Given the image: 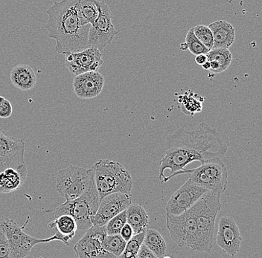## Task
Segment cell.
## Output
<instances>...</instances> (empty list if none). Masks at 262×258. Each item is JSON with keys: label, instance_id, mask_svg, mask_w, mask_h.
<instances>
[{"label": "cell", "instance_id": "cell-1", "mask_svg": "<svg viewBox=\"0 0 262 258\" xmlns=\"http://www.w3.org/2000/svg\"><path fill=\"white\" fill-rule=\"evenodd\" d=\"M165 153L160 160L159 179L162 184L181 175L192 161L202 164L227 154L228 147L221 138L219 130L202 122L192 131L179 128L165 139Z\"/></svg>", "mask_w": 262, "mask_h": 258}, {"label": "cell", "instance_id": "cell-2", "mask_svg": "<svg viewBox=\"0 0 262 258\" xmlns=\"http://www.w3.org/2000/svg\"><path fill=\"white\" fill-rule=\"evenodd\" d=\"M78 3L79 0H61L55 2L47 10L49 19L46 29L49 38L56 42L57 53L81 52L89 47L90 25H82L78 16Z\"/></svg>", "mask_w": 262, "mask_h": 258}, {"label": "cell", "instance_id": "cell-3", "mask_svg": "<svg viewBox=\"0 0 262 258\" xmlns=\"http://www.w3.org/2000/svg\"><path fill=\"white\" fill-rule=\"evenodd\" d=\"M95 183L100 200L113 193L131 194L133 179L122 165L109 159H101L93 167Z\"/></svg>", "mask_w": 262, "mask_h": 258}, {"label": "cell", "instance_id": "cell-4", "mask_svg": "<svg viewBox=\"0 0 262 258\" xmlns=\"http://www.w3.org/2000/svg\"><path fill=\"white\" fill-rule=\"evenodd\" d=\"M221 196L206 192L192 206L199 238L198 251L210 252L212 249L216 217L221 208Z\"/></svg>", "mask_w": 262, "mask_h": 258}, {"label": "cell", "instance_id": "cell-5", "mask_svg": "<svg viewBox=\"0 0 262 258\" xmlns=\"http://www.w3.org/2000/svg\"><path fill=\"white\" fill-rule=\"evenodd\" d=\"M99 195L96 184L81 197L73 200L66 201L64 203L46 213H52L55 217L69 215L75 219L78 229L88 231L93 225V220L99 205Z\"/></svg>", "mask_w": 262, "mask_h": 258}, {"label": "cell", "instance_id": "cell-6", "mask_svg": "<svg viewBox=\"0 0 262 258\" xmlns=\"http://www.w3.org/2000/svg\"><path fill=\"white\" fill-rule=\"evenodd\" d=\"M188 179L196 185L214 194H224L228 185V170L221 158H214L202 163L193 169L183 170Z\"/></svg>", "mask_w": 262, "mask_h": 258}, {"label": "cell", "instance_id": "cell-7", "mask_svg": "<svg viewBox=\"0 0 262 258\" xmlns=\"http://www.w3.org/2000/svg\"><path fill=\"white\" fill-rule=\"evenodd\" d=\"M9 243V258H24L30 253L33 248L40 243H49L54 241L63 242L70 246V241L60 233H56L49 238H33L24 231V227L17 224L13 219L3 217L1 219Z\"/></svg>", "mask_w": 262, "mask_h": 258}, {"label": "cell", "instance_id": "cell-8", "mask_svg": "<svg viewBox=\"0 0 262 258\" xmlns=\"http://www.w3.org/2000/svg\"><path fill=\"white\" fill-rule=\"evenodd\" d=\"M94 171L77 166H69L57 172L56 190L66 201L81 197L95 185Z\"/></svg>", "mask_w": 262, "mask_h": 258}, {"label": "cell", "instance_id": "cell-9", "mask_svg": "<svg viewBox=\"0 0 262 258\" xmlns=\"http://www.w3.org/2000/svg\"><path fill=\"white\" fill-rule=\"evenodd\" d=\"M166 226L171 239L178 246L199 251L198 227L192 207L180 215L166 214Z\"/></svg>", "mask_w": 262, "mask_h": 258}, {"label": "cell", "instance_id": "cell-10", "mask_svg": "<svg viewBox=\"0 0 262 258\" xmlns=\"http://www.w3.org/2000/svg\"><path fill=\"white\" fill-rule=\"evenodd\" d=\"M98 10V17L90 25L88 45L101 51L110 45L118 34L112 22V14L104 1L93 0Z\"/></svg>", "mask_w": 262, "mask_h": 258}, {"label": "cell", "instance_id": "cell-11", "mask_svg": "<svg viewBox=\"0 0 262 258\" xmlns=\"http://www.w3.org/2000/svg\"><path fill=\"white\" fill-rule=\"evenodd\" d=\"M106 236V225H93L84 236L74 246L75 256L78 258H112V254L104 248Z\"/></svg>", "mask_w": 262, "mask_h": 258}, {"label": "cell", "instance_id": "cell-12", "mask_svg": "<svg viewBox=\"0 0 262 258\" xmlns=\"http://www.w3.org/2000/svg\"><path fill=\"white\" fill-rule=\"evenodd\" d=\"M101 51L88 47L78 52L65 54V65L70 74L78 75L88 72H97L102 66Z\"/></svg>", "mask_w": 262, "mask_h": 258}, {"label": "cell", "instance_id": "cell-13", "mask_svg": "<svg viewBox=\"0 0 262 258\" xmlns=\"http://www.w3.org/2000/svg\"><path fill=\"white\" fill-rule=\"evenodd\" d=\"M206 189L196 185L190 179L172 194L165 208L166 214L178 215L191 208L202 197Z\"/></svg>", "mask_w": 262, "mask_h": 258}, {"label": "cell", "instance_id": "cell-14", "mask_svg": "<svg viewBox=\"0 0 262 258\" xmlns=\"http://www.w3.org/2000/svg\"><path fill=\"white\" fill-rule=\"evenodd\" d=\"M24 139L8 136L0 130V172L7 168L24 166L26 150Z\"/></svg>", "mask_w": 262, "mask_h": 258}, {"label": "cell", "instance_id": "cell-15", "mask_svg": "<svg viewBox=\"0 0 262 258\" xmlns=\"http://www.w3.org/2000/svg\"><path fill=\"white\" fill-rule=\"evenodd\" d=\"M131 203V194L119 192L108 194L100 200L93 225H106L111 218L128 208Z\"/></svg>", "mask_w": 262, "mask_h": 258}, {"label": "cell", "instance_id": "cell-16", "mask_svg": "<svg viewBox=\"0 0 262 258\" xmlns=\"http://www.w3.org/2000/svg\"><path fill=\"white\" fill-rule=\"evenodd\" d=\"M242 241V235L235 220L231 217H221L216 243L223 252L230 256L236 255L240 251Z\"/></svg>", "mask_w": 262, "mask_h": 258}, {"label": "cell", "instance_id": "cell-17", "mask_svg": "<svg viewBox=\"0 0 262 258\" xmlns=\"http://www.w3.org/2000/svg\"><path fill=\"white\" fill-rule=\"evenodd\" d=\"M105 78L98 72H88L75 75L73 79L74 92L81 99L97 97L104 89Z\"/></svg>", "mask_w": 262, "mask_h": 258}, {"label": "cell", "instance_id": "cell-18", "mask_svg": "<svg viewBox=\"0 0 262 258\" xmlns=\"http://www.w3.org/2000/svg\"><path fill=\"white\" fill-rule=\"evenodd\" d=\"M28 176L27 166L9 168L0 172V194L15 192L26 182Z\"/></svg>", "mask_w": 262, "mask_h": 258}, {"label": "cell", "instance_id": "cell-19", "mask_svg": "<svg viewBox=\"0 0 262 258\" xmlns=\"http://www.w3.org/2000/svg\"><path fill=\"white\" fill-rule=\"evenodd\" d=\"M209 28L213 36L212 49H229L235 42V29L227 21H215Z\"/></svg>", "mask_w": 262, "mask_h": 258}, {"label": "cell", "instance_id": "cell-20", "mask_svg": "<svg viewBox=\"0 0 262 258\" xmlns=\"http://www.w3.org/2000/svg\"><path fill=\"white\" fill-rule=\"evenodd\" d=\"M10 79L15 87L22 91L32 89L37 83V76L33 68L29 65L18 64L10 73Z\"/></svg>", "mask_w": 262, "mask_h": 258}, {"label": "cell", "instance_id": "cell-21", "mask_svg": "<svg viewBox=\"0 0 262 258\" xmlns=\"http://www.w3.org/2000/svg\"><path fill=\"white\" fill-rule=\"evenodd\" d=\"M127 223L134 230V233L145 231L148 225L149 217L145 208L139 204H132L126 209Z\"/></svg>", "mask_w": 262, "mask_h": 258}, {"label": "cell", "instance_id": "cell-22", "mask_svg": "<svg viewBox=\"0 0 262 258\" xmlns=\"http://www.w3.org/2000/svg\"><path fill=\"white\" fill-rule=\"evenodd\" d=\"M48 228L50 230L56 228L58 233L70 241L75 236L78 226L73 217L69 215H62L55 217V220L51 221L48 224Z\"/></svg>", "mask_w": 262, "mask_h": 258}, {"label": "cell", "instance_id": "cell-23", "mask_svg": "<svg viewBox=\"0 0 262 258\" xmlns=\"http://www.w3.org/2000/svg\"><path fill=\"white\" fill-rule=\"evenodd\" d=\"M143 243L158 258L167 257V244L161 233L153 228H147Z\"/></svg>", "mask_w": 262, "mask_h": 258}, {"label": "cell", "instance_id": "cell-24", "mask_svg": "<svg viewBox=\"0 0 262 258\" xmlns=\"http://www.w3.org/2000/svg\"><path fill=\"white\" fill-rule=\"evenodd\" d=\"M78 11L83 26L91 25L98 17V8L93 0H79Z\"/></svg>", "mask_w": 262, "mask_h": 258}, {"label": "cell", "instance_id": "cell-25", "mask_svg": "<svg viewBox=\"0 0 262 258\" xmlns=\"http://www.w3.org/2000/svg\"><path fill=\"white\" fill-rule=\"evenodd\" d=\"M207 60L217 62L220 66V73L226 71L230 66L232 55L228 49H212L206 54Z\"/></svg>", "mask_w": 262, "mask_h": 258}, {"label": "cell", "instance_id": "cell-26", "mask_svg": "<svg viewBox=\"0 0 262 258\" xmlns=\"http://www.w3.org/2000/svg\"><path fill=\"white\" fill-rule=\"evenodd\" d=\"M126 243L127 242L120 234H106L103 245L106 251L112 254L115 257H119L125 248Z\"/></svg>", "mask_w": 262, "mask_h": 258}, {"label": "cell", "instance_id": "cell-27", "mask_svg": "<svg viewBox=\"0 0 262 258\" xmlns=\"http://www.w3.org/2000/svg\"><path fill=\"white\" fill-rule=\"evenodd\" d=\"M145 231L133 235L132 238L126 243L125 248L119 257L137 258L139 250L143 243Z\"/></svg>", "mask_w": 262, "mask_h": 258}, {"label": "cell", "instance_id": "cell-28", "mask_svg": "<svg viewBox=\"0 0 262 258\" xmlns=\"http://www.w3.org/2000/svg\"><path fill=\"white\" fill-rule=\"evenodd\" d=\"M127 223V218H126V210H123L119 215L111 218L107 223H106V234L114 235L119 234L121 230L125 223Z\"/></svg>", "mask_w": 262, "mask_h": 258}, {"label": "cell", "instance_id": "cell-29", "mask_svg": "<svg viewBox=\"0 0 262 258\" xmlns=\"http://www.w3.org/2000/svg\"><path fill=\"white\" fill-rule=\"evenodd\" d=\"M186 42L188 45V50L194 55H200V54H207L209 51L202 43L194 34L193 28L189 29L186 36Z\"/></svg>", "mask_w": 262, "mask_h": 258}, {"label": "cell", "instance_id": "cell-30", "mask_svg": "<svg viewBox=\"0 0 262 258\" xmlns=\"http://www.w3.org/2000/svg\"><path fill=\"white\" fill-rule=\"evenodd\" d=\"M194 35L209 50L213 48V36L209 26L200 25L193 27Z\"/></svg>", "mask_w": 262, "mask_h": 258}, {"label": "cell", "instance_id": "cell-31", "mask_svg": "<svg viewBox=\"0 0 262 258\" xmlns=\"http://www.w3.org/2000/svg\"><path fill=\"white\" fill-rule=\"evenodd\" d=\"M180 98H182L180 99V102L181 103L180 108L183 113L193 115L196 112H199L202 110V105L201 103L192 99V97H190L191 99H188V97L184 96H180Z\"/></svg>", "mask_w": 262, "mask_h": 258}, {"label": "cell", "instance_id": "cell-32", "mask_svg": "<svg viewBox=\"0 0 262 258\" xmlns=\"http://www.w3.org/2000/svg\"><path fill=\"white\" fill-rule=\"evenodd\" d=\"M10 246L4 226L0 220V257L9 258Z\"/></svg>", "mask_w": 262, "mask_h": 258}, {"label": "cell", "instance_id": "cell-33", "mask_svg": "<svg viewBox=\"0 0 262 258\" xmlns=\"http://www.w3.org/2000/svg\"><path fill=\"white\" fill-rule=\"evenodd\" d=\"M13 108L11 102L7 99L0 104V118L1 119H7L12 115Z\"/></svg>", "mask_w": 262, "mask_h": 258}, {"label": "cell", "instance_id": "cell-34", "mask_svg": "<svg viewBox=\"0 0 262 258\" xmlns=\"http://www.w3.org/2000/svg\"><path fill=\"white\" fill-rule=\"evenodd\" d=\"M156 255L152 252L151 250L145 246V243H142L140 249L137 254V258H156Z\"/></svg>", "mask_w": 262, "mask_h": 258}, {"label": "cell", "instance_id": "cell-35", "mask_svg": "<svg viewBox=\"0 0 262 258\" xmlns=\"http://www.w3.org/2000/svg\"><path fill=\"white\" fill-rule=\"evenodd\" d=\"M119 234L122 236L124 241L127 242L132 238L133 235L134 234V230H133V228H131L130 225L128 223H126L125 225L123 226L122 230H121V232Z\"/></svg>", "mask_w": 262, "mask_h": 258}, {"label": "cell", "instance_id": "cell-36", "mask_svg": "<svg viewBox=\"0 0 262 258\" xmlns=\"http://www.w3.org/2000/svg\"><path fill=\"white\" fill-rule=\"evenodd\" d=\"M194 60H195L196 64L202 66L205 62L207 61V56H206V54H200V55H196Z\"/></svg>", "mask_w": 262, "mask_h": 258}, {"label": "cell", "instance_id": "cell-37", "mask_svg": "<svg viewBox=\"0 0 262 258\" xmlns=\"http://www.w3.org/2000/svg\"><path fill=\"white\" fill-rule=\"evenodd\" d=\"M203 68L205 70H209L210 69V62L209 60L205 62L204 64L202 65Z\"/></svg>", "mask_w": 262, "mask_h": 258}, {"label": "cell", "instance_id": "cell-38", "mask_svg": "<svg viewBox=\"0 0 262 258\" xmlns=\"http://www.w3.org/2000/svg\"><path fill=\"white\" fill-rule=\"evenodd\" d=\"M179 48L180 50L182 51L188 50L187 44H186V42H182V43L180 45Z\"/></svg>", "mask_w": 262, "mask_h": 258}, {"label": "cell", "instance_id": "cell-39", "mask_svg": "<svg viewBox=\"0 0 262 258\" xmlns=\"http://www.w3.org/2000/svg\"><path fill=\"white\" fill-rule=\"evenodd\" d=\"M5 100V98L3 97V96H0V104L3 102V101Z\"/></svg>", "mask_w": 262, "mask_h": 258}]
</instances>
